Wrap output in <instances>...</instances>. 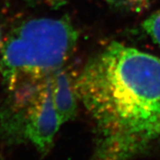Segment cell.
Segmentation results:
<instances>
[{"mask_svg":"<svg viewBox=\"0 0 160 160\" xmlns=\"http://www.w3.org/2000/svg\"><path fill=\"white\" fill-rule=\"evenodd\" d=\"M93 124L88 160H135L160 145V57L118 42L92 56L76 78Z\"/></svg>","mask_w":160,"mask_h":160,"instance_id":"1","label":"cell"},{"mask_svg":"<svg viewBox=\"0 0 160 160\" xmlns=\"http://www.w3.org/2000/svg\"><path fill=\"white\" fill-rule=\"evenodd\" d=\"M0 160H1V159H0Z\"/></svg>","mask_w":160,"mask_h":160,"instance_id":"9","label":"cell"},{"mask_svg":"<svg viewBox=\"0 0 160 160\" xmlns=\"http://www.w3.org/2000/svg\"><path fill=\"white\" fill-rule=\"evenodd\" d=\"M142 26L146 34L160 46V9L150 14L143 22Z\"/></svg>","mask_w":160,"mask_h":160,"instance_id":"5","label":"cell"},{"mask_svg":"<svg viewBox=\"0 0 160 160\" xmlns=\"http://www.w3.org/2000/svg\"><path fill=\"white\" fill-rule=\"evenodd\" d=\"M52 100L61 125L74 119L78 113L79 98L76 78L62 67L50 74Z\"/></svg>","mask_w":160,"mask_h":160,"instance_id":"4","label":"cell"},{"mask_svg":"<svg viewBox=\"0 0 160 160\" xmlns=\"http://www.w3.org/2000/svg\"><path fill=\"white\" fill-rule=\"evenodd\" d=\"M78 33L69 18H37L22 22L0 49V74L8 91L46 78L65 66Z\"/></svg>","mask_w":160,"mask_h":160,"instance_id":"2","label":"cell"},{"mask_svg":"<svg viewBox=\"0 0 160 160\" xmlns=\"http://www.w3.org/2000/svg\"><path fill=\"white\" fill-rule=\"evenodd\" d=\"M30 5H45V6H60L65 0H22Z\"/></svg>","mask_w":160,"mask_h":160,"instance_id":"7","label":"cell"},{"mask_svg":"<svg viewBox=\"0 0 160 160\" xmlns=\"http://www.w3.org/2000/svg\"><path fill=\"white\" fill-rule=\"evenodd\" d=\"M0 113V138L8 142H29L40 154L52 148L62 126L53 106L50 75L10 92Z\"/></svg>","mask_w":160,"mask_h":160,"instance_id":"3","label":"cell"},{"mask_svg":"<svg viewBox=\"0 0 160 160\" xmlns=\"http://www.w3.org/2000/svg\"><path fill=\"white\" fill-rule=\"evenodd\" d=\"M1 46H2V42H1V37H0V49H1Z\"/></svg>","mask_w":160,"mask_h":160,"instance_id":"8","label":"cell"},{"mask_svg":"<svg viewBox=\"0 0 160 160\" xmlns=\"http://www.w3.org/2000/svg\"><path fill=\"white\" fill-rule=\"evenodd\" d=\"M109 5L125 11L141 12L149 8L150 0H105Z\"/></svg>","mask_w":160,"mask_h":160,"instance_id":"6","label":"cell"}]
</instances>
